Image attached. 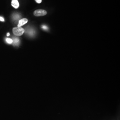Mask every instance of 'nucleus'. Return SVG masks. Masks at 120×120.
Masks as SVG:
<instances>
[{
	"label": "nucleus",
	"instance_id": "1",
	"mask_svg": "<svg viewBox=\"0 0 120 120\" xmlns=\"http://www.w3.org/2000/svg\"><path fill=\"white\" fill-rule=\"evenodd\" d=\"M13 34L17 36H20L23 34L25 32V30L22 27H15L13 29Z\"/></svg>",
	"mask_w": 120,
	"mask_h": 120
},
{
	"label": "nucleus",
	"instance_id": "2",
	"mask_svg": "<svg viewBox=\"0 0 120 120\" xmlns=\"http://www.w3.org/2000/svg\"><path fill=\"white\" fill-rule=\"evenodd\" d=\"M34 14L36 17L43 16L47 14V12L43 9H37L34 12Z\"/></svg>",
	"mask_w": 120,
	"mask_h": 120
},
{
	"label": "nucleus",
	"instance_id": "3",
	"mask_svg": "<svg viewBox=\"0 0 120 120\" xmlns=\"http://www.w3.org/2000/svg\"><path fill=\"white\" fill-rule=\"evenodd\" d=\"M28 20L26 18L22 19L19 21L18 25H17V27H21L22 26H24V25L26 24L28 22Z\"/></svg>",
	"mask_w": 120,
	"mask_h": 120
},
{
	"label": "nucleus",
	"instance_id": "4",
	"mask_svg": "<svg viewBox=\"0 0 120 120\" xmlns=\"http://www.w3.org/2000/svg\"><path fill=\"white\" fill-rule=\"evenodd\" d=\"M11 4L13 7L15 9H17L19 7V3L17 0H12Z\"/></svg>",
	"mask_w": 120,
	"mask_h": 120
},
{
	"label": "nucleus",
	"instance_id": "5",
	"mask_svg": "<svg viewBox=\"0 0 120 120\" xmlns=\"http://www.w3.org/2000/svg\"><path fill=\"white\" fill-rule=\"evenodd\" d=\"M13 41V43L14 45H18V44L19 43V39L15 38H14Z\"/></svg>",
	"mask_w": 120,
	"mask_h": 120
},
{
	"label": "nucleus",
	"instance_id": "6",
	"mask_svg": "<svg viewBox=\"0 0 120 120\" xmlns=\"http://www.w3.org/2000/svg\"><path fill=\"white\" fill-rule=\"evenodd\" d=\"M6 41L7 43L9 44H12L13 43V40L10 38H6Z\"/></svg>",
	"mask_w": 120,
	"mask_h": 120
},
{
	"label": "nucleus",
	"instance_id": "7",
	"mask_svg": "<svg viewBox=\"0 0 120 120\" xmlns=\"http://www.w3.org/2000/svg\"><path fill=\"white\" fill-rule=\"evenodd\" d=\"M41 28L43 29V30H47L48 29V27L46 26L45 25H43L41 26Z\"/></svg>",
	"mask_w": 120,
	"mask_h": 120
},
{
	"label": "nucleus",
	"instance_id": "8",
	"mask_svg": "<svg viewBox=\"0 0 120 120\" xmlns=\"http://www.w3.org/2000/svg\"><path fill=\"white\" fill-rule=\"evenodd\" d=\"M35 0L36 1V2L37 3H38V4L41 3V1H42V0Z\"/></svg>",
	"mask_w": 120,
	"mask_h": 120
},
{
	"label": "nucleus",
	"instance_id": "9",
	"mask_svg": "<svg viewBox=\"0 0 120 120\" xmlns=\"http://www.w3.org/2000/svg\"><path fill=\"white\" fill-rule=\"evenodd\" d=\"M4 18L2 17H0V21H1V22H4Z\"/></svg>",
	"mask_w": 120,
	"mask_h": 120
},
{
	"label": "nucleus",
	"instance_id": "10",
	"mask_svg": "<svg viewBox=\"0 0 120 120\" xmlns=\"http://www.w3.org/2000/svg\"><path fill=\"white\" fill-rule=\"evenodd\" d=\"M9 35H10V34H9V33H8L7 34V36H9Z\"/></svg>",
	"mask_w": 120,
	"mask_h": 120
}]
</instances>
